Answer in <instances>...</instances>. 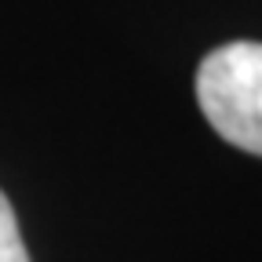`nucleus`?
I'll return each mask as SVG.
<instances>
[{"mask_svg":"<svg viewBox=\"0 0 262 262\" xmlns=\"http://www.w3.org/2000/svg\"><path fill=\"white\" fill-rule=\"evenodd\" d=\"M196 102L229 146L262 157V44L233 40L204 55Z\"/></svg>","mask_w":262,"mask_h":262,"instance_id":"nucleus-1","label":"nucleus"},{"mask_svg":"<svg viewBox=\"0 0 262 262\" xmlns=\"http://www.w3.org/2000/svg\"><path fill=\"white\" fill-rule=\"evenodd\" d=\"M0 262H29V251H26V241L18 233V219H15V208L4 193H0Z\"/></svg>","mask_w":262,"mask_h":262,"instance_id":"nucleus-2","label":"nucleus"}]
</instances>
